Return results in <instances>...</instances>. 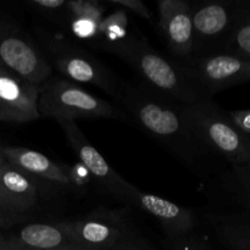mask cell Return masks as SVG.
Returning a JSON list of instances; mask_svg holds the SVG:
<instances>
[{
    "label": "cell",
    "instance_id": "obj_27",
    "mask_svg": "<svg viewBox=\"0 0 250 250\" xmlns=\"http://www.w3.org/2000/svg\"><path fill=\"white\" fill-rule=\"evenodd\" d=\"M0 219H4L6 221H10L11 224H16V222L22 221L23 219H20V217H16L14 214H12L11 209L7 205L6 200L4 199L2 194L0 193Z\"/></svg>",
    "mask_w": 250,
    "mask_h": 250
},
{
    "label": "cell",
    "instance_id": "obj_8",
    "mask_svg": "<svg viewBox=\"0 0 250 250\" xmlns=\"http://www.w3.org/2000/svg\"><path fill=\"white\" fill-rule=\"evenodd\" d=\"M176 62L186 77L209 97L220 90L250 82V60L232 54L192 56Z\"/></svg>",
    "mask_w": 250,
    "mask_h": 250
},
{
    "label": "cell",
    "instance_id": "obj_23",
    "mask_svg": "<svg viewBox=\"0 0 250 250\" xmlns=\"http://www.w3.org/2000/svg\"><path fill=\"white\" fill-rule=\"evenodd\" d=\"M165 244L167 250H212L209 243L195 231L176 238L166 237Z\"/></svg>",
    "mask_w": 250,
    "mask_h": 250
},
{
    "label": "cell",
    "instance_id": "obj_10",
    "mask_svg": "<svg viewBox=\"0 0 250 250\" xmlns=\"http://www.w3.org/2000/svg\"><path fill=\"white\" fill-rule=\"evenodd\" d=\"M70 144L71 149L77 156V160L89 171L95 183H99L105 190L114 197L128 203L131 200L136 186L129 183L119 175L109 165L104 156L90 143L75 121H58Z\"/></svg>",
    "mask_w": 250,
    "mask_h": 250
},
{
    "label": "cell",
    "instance_id": "obj_31",
    "mask_svg": "<svg viewBox=\"0 0 250 250\" xmlns=\"http://www.w3.org/2000/svg\"><path fill=\"white\" fill-rule=\"evenodd\" d=\"M5 244H6V238L0 233V250H2V248L5 247Z\"/></svg>",
    "mask_w": 250,
    "mask_h": 250
},
{
    "label": "cell",
    "instance_id": "obj_33",
    "mask_svg": "<svg viewBox=\"0 0 250 250\" xmlns=\"http://www.w3.org/2000/svg\"><path fill=\"white\" fill-rule=\"evenodd\" d=\"M65 250H75V249H65Z\"/></svg>",
    "mask_w": 250,
    "mask_h": 250
},
{
    "label": "cell",
    "instance_id": "obj_22",
    "mask_svg": "<svg viewBox=\"0 0 250 250\" xmlns=\"http://www.w3.org/2000/svg\"><path fill=\"white\" fill-rule=\"evenodd\" d=\"M63 170L67 177V188L78 194H85L95 183L89 171L78 160L73 164L63 165Z\"/></svg>",
    "mask_w": 250,
    "mask_h": 250
},
{
    "label": "cell",
    "instance_id": "obj_9",
    "mask_svg": "<svg viewBox=\"0 0 250 250\" xmlns=\"http://www.w3.org/2000/svg\"><path fill=\"white\" fill-rule=\"evenodd\" d=\"M61 222L76 250H115L133 234L126 211L97 210L82 219Z\"/></svg>",
    "mask_w": 250,
    "mask_h": 250
},
{
    "label": "cell",
    "instance_id": "obj_6",
    "mask_svg": "<svg viewBox=\"0 0 250 250\" xmlns=\"http://www.w3.org/2000/svg\"><path fill=\"white\" fill-rule=\"evenodd\" d=\"M0 66L37 85L53 75V68L38 42L16 20L2 11H0Z\"/></svg>",
    "mask_w": 250,
    "mask_h": 250
},
{
    "label": "cell",
    "instance_id": "obj_32",
    "mask_svg": "<svg viewBox=\"0 0 250 250\" xmlns=\"http://www.w3.org/2000/svg\"><path fill=\"white\" fill-rule=\"evenodd\" d=\"M11 225H14V224H11L10 221H6V220H4V219H0V227L11 226Z\"/></svg>",
    "mask_w": 250,
    "mask_h": 250
},
{
    "label": "cell",
    "instance_id": "obj_25",
    "mask_svg": "<svg viewBox=\"0 0 250 250\" xmlns=\"http://www.w3.org/2000/svg\"><path fill=\"white\" fill-rule=\"evenodd\" d=\"M65 4V0H32L28 2L32 9L49 19H54Z\"/></svg>",
    "mask_w": 250,
    "mask_h": 250
},
{
    "label": "cell",
    "instance_id": "obj_24",
    "mask_svg": "<svg viewBox=\"0 0 250 250\" xmlns=\"http://www.w3.org/2000/svg\"><path fill=\"white\" fill-rule=\"evenodd\" d=\"M105 4L115 7V9H121L124 11L127 10V11L133 12L134 15L148 22L153 21V14H151L150 9L141 0H106Z\"/></svg>",
    "mask_w": 250,
    "mask_h": 250
},
{
    "label": "cell",
    "instance_id": "obj_30",
    "mask_svg": "<svg viewBox=\"0 0 250 250\" xmlns=\"http://www.w3.org/2000/svg\"><path fill=\"white\" fill-rule=\"evenodd\" d=\"M4 164H6V160H5V156H4V146L0 144V167H1Z\"/></svg>",
    "mask_w": 250,
    "mask_h": 250
},
{
    "label": "cell",
    "instance_id": "obj_3",
    "mask_svg": "<svg viewBox=\"0 0 250 250\" xmlns=\"http://www.w3.org/2000/svg\"><path fill=\"white\" fill-rule=\"evenodd\" d=\"M190 132L208 149L220 154L232 165L250 161V136L243 133L211 98L181 105Z\"/></svg>",
    "mask_w": 250,
    "mask_h": 250
},
{
    "label": "cell",
    "instance_id": "obj_7",
    "mask_svg": "<svg viewBox=\"0 0 250 250\" xmlns=\"http://www.w3.org/2000/svg\"><path fill=\"white\" fill-rule=\"evenodd\" d=\"M241 4L242 1L232 0H208L190 4L194 34L193 56L222 53L236 23Z\"/></svg>",
    "mask_w": 250,
    "mask_h": 250
},
{
    "label": "cell",
    "instance_id": "obj_15",
    "mask_svg": "<svg viewBox=\"0 0 250 250\" xmlns=\"http://www.w3.org/2000/svg\"><path fill=\"white\" fill-rule=\"evenodd\" d=\"M6 163L27 175L67 188V177L62 165L54 163L44 154L22 146H4Z\"/></svg>",
    "mask_w": 250,
    "mask_h": 250
},
{
    "label": "cell",
    "instance_id": "obj_2",
    "mask_svg": "<svg viewBox=\"0 0 250 250\" xmlns=\"http://www.w3.org/2000/svg\"><path fill=\"white\" fill-rule=\"evenodd\" d=\"M119 58L136 71L146 87L180 104H193L210 98L186 77L176 61L164 58L146 39L134 37Z\"/></svg>",
    "mask_w": 250,
    "mask_h": 250
},
{
    "label": "cell",
    "instance_id": "obj_16",
    "mask_svg": "<svg viewBox=\"0 0 250 250\" xmlns=\"http://www.w3.org/2000/svg\"><path fill=\"white\" fill-rule=\"evenodd\" d=\"M211 229L226 250H250V214L221 212L208 216Z\"/></svg>",
    "mask_w": 250,
    "mask_h": 250
},
{
    "label": "cell",
    "instance_id": "obj_26",
    "mask_svg": "<svg viewBox=\"0 0 250 250\" xmlns=\"http://www.w3.org/2000/svg\"><path fill=\"white\" fill-rule=\"evenodd\" d=\"M229 116L243 133L250 136V109L229 111Z\"/></svg>",
    "mask_w": 250,
    "mask_h": 250
},
{
    "label": "cell",
    "instance_id": "obj_20",
    "mask_svg": "<svg viewBox=\"0 0 250 250\" xmlns=\"http://www.w3.org/2000/svg\"><path fill=\"white\" fill-rule=\"evenodd\" d=\"M229 183L237 200L250 210V161L243 165H232Z\"/></svg>",
    "mask_w": 250,
    "mask_h": 250
},
{
    "label": "cell",
    "instance_id": "obj_1",
    "mask_svg": "<svg viewBox=\"0 0 250 250\" xmlns=\"http://www.w3.org/2000/svg\"><path fill=\"white\" fill-rule=\"evenodd\" d=\"M117 102L126 116L149 137L188 165H195L208 149L190 132L180 103L155 92L146 84L122 85Z\"/></svg>",
    "mask_w": 250,
    "mask_h": 250
},
{
    "label": "cell",
    "instance_id": "obj_4",
    "mask_svg": "<svg viewBox=\"0 0 250 250\" xmlns=\"http://www.w3.org/2000/svg\"><path fill=\"white\" fill-rule=\"evenodd\" d=\"M38 38V44L49 65L61 77L77 84L94 85L114 99L119 98L122 89L119 78L87 49L60 34L42 29Z\"/></svg>",
    "mask_w": 250,
    "mask_h": 250
},
{
    "label": "cell",
    "instance_id": "obj_18",
    "mask_svg": "<svg viewBox=\"0 0 250 250\" xmlns=\"http://www.w3.org/2000/svg\"><path fill=\"white\" fill-rule=\"evenodd\" d=\"M111 14L100 20L98 26V34L93 42L97 48L119 56L122 49L134 38L129 34L128 20L124 10L115 9Z\"/></svg>",
    "mask_w": 250,
    "mask_h": 250
},
{
    "label": "cell",
    "instance_id": "obj_28",
    "mask_svg": "<svg viewBox=\"0 0 250 250\" xmlns=\"http://www.w3.org/2000/svg\"><path fill=\"white\" fill-rule=\"evenodd\" d=\"M115 250H148L146 248L144 244H141L138 241H137L136 236L131 234L128 238L126 239L125 242H122L119 247H117Z\"/></svg>",
    "mask_w": 250,
    "mask_h": 250
},
{
    "label": "cell",
    "instance_id": "obj_17",
    "mask_svg": "<svg viewBox=\"0 0 250 250\" xmlns=\"http://www.w3.org/2000/svg\"><path fill=\"white\" fill-rule=\"evenodd\" d=\"M11 238L32 250L75 249L61 221L55 224H28Z\"/></svg>",
    "mask_w": 250,
    "mask_h": 250
},
{
    "label": "cell",
    "instance_id": "obj_12",
    "mask_svg": "<svg viewBox=\"0 0 250 250\" xmlns=\"http://www.w3.org/2000/svg\"><path fill=\"white\" fill-rule=\"evenodd\" d=\"M159 28L177 61L193 56L194 34L189 2L185 0H160Z\"/></svg>",
    "mask_w": 250,
    "mask_h": 250
},
{
    "label": "cell",
    "instance_id": "obj_13",
    "mask_svg": "<svg viewBox=\"0 0 250 250\" xmlns=\"http://www.w3.org/2000/svg\"><path fill=\"white\" fill-rule=\"evenodd\" d=\"M129 204L155 219L170 238L186 236L197 229V220L189 209L160 195L142 192L136 187Z\"/></svg>",
    "mask_w": 250,
    "mask_h": 250
},
{
    "label": "cell",
    "instance_id": "obj_29",
    "mask_svg": "<svg viewBox=\"0 0 250 250\" xmlns=\"http://www.w3.org/2000/svg\"><path fill=\"white\" fill-rule=\"evenodd\" d=\"M2 250H32V249L26 248V247L20 244L19 242H16L15 239L6 238V244H5V247L2 248Z\"/></svg>",
    "mask_w": 250,
    "mask_h": 250
},
{
    "label": "cell",
    "instance_id": "obj_19",
    "mask_svg": "<svg viewBox=\"0 0 250 250\" xmlns=\"http://www.w3.org/2000/svg\"><path fill=\"white\" fill-rule=\"evenodd\" d=\"M222 53L250 60V10L242 2L236 23L225 43Z\"/></svg>",
    "mask_w": 250,
    "mask_h": 250
},
{
    "label": "cell",
    "instance_id": "obj_21",
    "mask_svg": "<svg viewBox=\"0 0 250 250\" xmlns=\"http://www.w3.org/2000/svg\"><path fill=\"white\" fill-rule=\"evenodd\" d=\"M99 22L98 20L89 19V17H72V19L62 20L59 24L65 27L76 39L93 43L97 38Z\"/></svg>",
    "mask_w": 250,
    "mask_h": 250
},
{
    "label": "cell",
    "instance_id": "obj_11",
    "mask_svg": "<svg viewBox=\"0 0 250 250\" xmlns=\"http://www.w3.org/2000/svg\"><path fill=\"white\" fill-rule=\"evenodd\" d=\"M39 85L0 66V122L24 124L41 119Z\"/></svg>",
    "mask_w": 250,
    "mask_h": 250
},
{
    "label": "cell",
    "instance_id": "obj_5",
    "mask_svg": "<svg viewBox=\"0 0 250 250\" xmlns=\"http://www.w3.org/2000/svg\"><path fill=\"white\" fill-rule=\"evenodd\" d=\"M38 110L41 117H51L56 121L127 117L111 103L92 94L81 84L53 75L39 85Z\"/></svg>",
    "mask_w": 250,
    "mask_h": 250
},
{
    "label": "cell",
    "instance_id": "obj_14",
    "mask_svg": "<svg viewBox=\"0 0 250 250\" xmlns=\"http://www.w3.org/2000/svg\"><path fill=\"white\" fill-rule=\"evenodd\" d=\"M0 193L12 214L24 219L39 202L38 180L6 163L0 167Z\"/></svg>",
    "mask_w": 250,
    "mask_h": 250
}]
</instances>
